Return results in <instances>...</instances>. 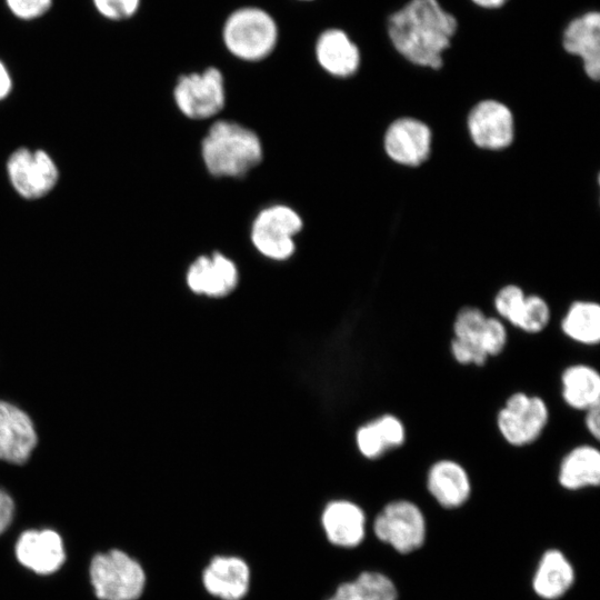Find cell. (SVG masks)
I'll list each match as a JSON object with an SVG mask.
<instances>
[{"label": "cell", "instance_id": "1", "mask_svg": "<svg viewBox=\"0 0 600 600\" xmlns=\"http://www.w3.org/2000/svg\"><path fill=\"white\" fill-rule=\"evenodd\" d=\"M459 29L457 17L439 0H408L387 18L396 51L412 64L439 70Z\"/></svg>", "mask_w": 600, "mask_h": 600}, {"label": "cell", "instance_id": "2", "mask_svg": "<svg viewBox=\"0 0 600 600\" xmlns=\"http://www.w3.org/2000/svg\"><path fill=\"white\" fill-rule=\"evenodd\" d=\"M202 158L216 177H239L262 159V144L250 129L231 121H217L202 141Z\"/></svg>", "mask_w": 600, "mask_h": 600}, {"label": "cell", "instance_id": "3", "mask_svg": "<svg viewBox=\"0 0 600 600\" xmlns=\"http://www.w3.org/2000/svg\"><path fill=\"white\" fill-rule=\"evenodd\" d=\"M226 48L244 61L268 57L278 41V26L270 13L258 7H242L229 14L223 28Z\"/></svg>", "mask_w": 600, "mask_h": 600}, {"label": "cell", "instance_id": "4", "mask_svg": "<svg viewBox=\"0 0 600 600\" xmlns=\"http://www.w3.org/2000/svg\"><path fill=\"white\" fill-rule=\"evenodd\" d=\"M90 580L100 600H137L143 592L146 574L133 558L110 550L93 557Z\"/></svg>", "mask_w": 600, "mask_h": 600}, {"label": "cell", "instance_id": "5", "mask_svg": "<svg viewBox=\"0 0 600 600\" xmlns=\"http://www.w3.org/2000/svg\"><path fill=\"white\" fill-rule=\"evenodd\" d=\"M378 540L400 554L419 550L427 539V520L420 507L407 499L388 502L373 519Z\"/></svg>", "mask_w": 600, "mask_h": 600}, {"label": "cell", "instance_id": "6", "mask_svg": "<svg viewBox=\"0 0 600 600\" xmlns=\"http://www.w3.org/2000/svg\"><path fill=\"white\" fill-rule=\"evenodd\" d=\"M548 421L549 408L546 401L522 391L510 394L497 414L500 434L513 447H526L537 441Z\"/></svg>", "mask_w": 600, "mask_h": 600}, {"label": "cell", "instance_id": "7", "mask_svg": "<svg viewBox=\"0 0 600 600\" xmlns=\"http://www.w3.org/2000/svg\"><path fill=\"white\" fill-rule=\"evenodd\" d=\"M6 169L13 189L29 200L48 194L59 179L54 160L41 149L18 148L9 156Z\"/></svg>", "mask_w": 600, "mask_h": 600}, {"label": "cell", "instance_id": "8", "mask_svg": "<svg viewBox=\"0 0 600 600\" xmlns=\"http://www.w3.org/2000/svg\"><path fill=\"white\" fill-rule=\"evenodd\" d=\"M302 228L300 216L282 204L263 209L256 217L251 240L256 249L273 260L288 259L294 251L293 236Z\"/></svg>", "mask_w": 600, "mask_h": 600}, {"label": "cell", "instance_id": "9", "mask_svg": "<svg viewBox=\"0 0 600 600\" xmlns=\"http://www.w3.org/2000/svg\"><path fill=\"white\" fill-rule=\"evenodd\" d=\"M179 110L190 119H207L224 106L223 77L217 68L181 76L173 91Z\"/></svg>", "mask_w": 600, "mask_h": 600}, {"label": "cell", "instance_id": "10", "mask_svg": "<svg viewBox=\"0 0 600 600\" xmlns=\"http://www.w3.org/2000/svg\"><path fill=\"white\" fill-rule=\"evenodd\" d=\"M468 129L478 147L490 150L503 149L513 140V117L503 103L483 100L471 109Z\"/></svg>", "mask_w": 600, "mask_h": 600}, {"label": "cell", "instance_id": "11", "mask_svg": "<svg viewBox=\"0 0 600 600\" xmlns=\"http://www.w3.org/2000/svg\"><path fill=\"white\" fill-rule=\"evenodd\" d=\"M563 50L580 58L584 73L591 80L600 78V13L589 10L572 18L561 36Z\"/></svg>", "mask_w": 600, "mask_h": 600}, {"label": "cell", "instance_id": "12", "mask_svg": "<svg viewBox=\"0 0 600 600\" xmlns=\"http://www.w3.org/2000/svg\"><path fill=\"white\" fill-rule=\"evenodd\" d=\"M387 154L404 166H419L430 154L431 131L422 121L400 118L393 121L384 136Z\"/></svg>", "mask_w": 600, "mask_h": 600}, {"label": "cell", "instance_id": "13", "mask_svg": "<svg viewBox=\"0 0 600 600\" xmlns=\"http://www.w3.org/2000/svg\"><path fill=\"white\" fill-rule=\"evenodd\" d=\"M37 432L30 417L6 401H0V460L24 463L37 444Z\"/></svg>", "mask_w": 600, "mask_h": 600}, {"label": "cell", "instance_id": "14", "mask_svg": "<svg viewBox=\"0 0 600 600\" xmlns=\"http://www.w3.org/2000/svg\"><path fill=\"white\" fill-rule=\"evenodd\" d=\"M426 486L437 503L448 510L466 504L472 491L468 471L451 459H440L430 466Z\"/></svg>", "mask_w": 600, "mask_h": 600}, {"label": "cell", "instance_id": "15", "mask_svg": "<svg viewBox=\"0 0 600 600\" xmlns=\"http://www.w3.org/2000/svg\"><path fill=\"white\" fill-rule=\"evenodd\" d=\"M16 556L26 568L49 574L57 571L66 559L63 543L53 530H28L16 544Z\"/></svg>", "mask_w": 600, "mask_h": 600}, {"label": "cell", "instance_id": "16", "mask_svg": "<svg viewBox=\"0 0 600 600\" xmlns=\"http://www.w3.org/2000/svg\"><path fill=\"white\" fill-rule=\"evenodd\" d=\"M202 584L216 598L241 600L250 586L249 566L236 556H217L202 571Z\"/></svg>", "mask_w": 600, "mask_h": 600}, {"label": "cell", "instance_id": "17", "mask_svg": "<svg viewBox=\"0 0 600 600\" xmlns=\"http://www.w3.org/2000/svg\"><path fill=\"white\" fill-rule=\"evenodd\" d=\"M321 524L328 541L337 547H358L366 537L364 511L348 500L329 502L322 511Z\"/></svg>", "mask_w": 600, "mask_h": 600}, {"label": "cell", "instance_id": "18", "mask_svg": "<svg viewBox=\"0 0 600 600\" xmlns=\"http://www.w3.org/2000/svg\"><path fill=\"white\" fill-rule=\"evenodd\" d=\"M237 282L236 264L219 252L197 258L187 272V283L198 294L223 297L236 288Z\"/></svg>", "mask_w": 600, "mask_h": 600}, {"label": "cell", "instance_id": "19", "mask_svg": "<svg viewBox=\"0 0 600 600\" xmlns=\"http://www.w3.org/2000/svg\"><path fill=\"white\" fill-rule=\"evenodd\" d=\"M576 571L568 557L557 548L540 557L531 579V588L542 600H559L574 584Z\"/></svg>", "mask_w": 600, "mask_h": 600}, {"label": "cell", "instance_id": "20", "mask_svg": "<svg viewBox=\"0 0 600 600\" xmlns=\"http://www.w3.org/2000/svg\"><path fill=\"white\" fill-rule=\"evenodd\" d=\"M316 57L322 69L340 78L354 74L361 61L358 46L338 28L327 29L318 37Z\"/></svg>", "mask_w": 600, "mask_h": 600}, {"label": "cell", "instance_id": "21", "mask_svg": "<svg viewBox=\"0 0 600 600\" xmlns=\"http://www.w3.org/2000/svg\"><path fill=\"white\" fill-rule=\"evenodd\" d=\"M558 482L568 491L598 487L600 483V451L591 444L572 448L562 458Z\"/></svg>", "mask_w": 600, "mask_h": 600}, {"label": "cell", "instance_id": "22", "mask_svg": "<svg viewBox=\"0 0 600 600\" xmlns=\"http://www.w3.org/2000/svg\"><path fill=\"white\" fill-rule=\"evenodd\" d=\"M406 441V427L394 414L384 413L361 426L356 432L360 453L377 459L387 450L401 447Z\"/></svg>", "mask_w": 600, "mask_h": 600}, {"label": "cell", "instance_id": "23", "mask_svg": "<svg viewBox=\"0 0 600 600\" xmlns=\"http://www.w3.org/2000/svg\"><path fill=\"white\" fill-rule=\"evenodd\" d=\"M561 396L574 410L586 411L600 406V374L589 364L576 363L561 374Z\"/></svg>", "mask_w": 600, "mask_h": 600}, {"label": "cell", "instance_id": "24", "mask_svg": "<svg viewBox=\"0 0 600 600\" xmlns=\"http://www.w3.org/2000/svg\"><path fill=\"white\" fill-rule=\"evenodd\" d=\"M564 336L574 342L593 346L600 341V306L594 301L572 302L561 319Z\"/></svg>", "mask_w": 600, "mask_h": 600}, {"label": "cell", "instance_id": "25", "mask_svg": "<svg viewBox=\"0 0 600 600\" xmlns=\"http://www.w3.org/2000/svg\"><path fill=\"white\" fill-rule=\"evenodd\" d=\"M328 600H398V589L387 574L363 571L341 583Z\"/></svg>", "mask_w": 600, "mask_h": 600}, {"label": "cell", "instance_id": "26", "mask_svg": "<svg viewBox=\"0 0 600 600\" xmlns=\"http://www.w3.org/2000/svg\"><path fill=\"white\" fill-rule=\"evenodd\" d=\"M551 319L550 307L538 294L526 297L524 306L516 328L527 333H539L544 330Z\"/></svg>", "mask_w": 600, "mask_h": 600}, {"label": "cell", "instance_id": "27", "mask_svg": "<svg viewBox=\"0 0 600 600\" xmlns=\"http://www.w3.org/2000/svg\"><path fill=\"white\" fill-rule=\"evenodd\" d=\"M486 318L487 316L478 307H462L452 323L453 338L474 342L481 347L479 337Z\"/></svg>", "mask_w": 600, "mask_h": 600}, {"label": "cell", "instance_id": "28", "mask_svg": "<svg viewBox=\"0 0 600 600\" xmlns=\"http://www.w3.org/2000/svg\"><path fill=\"white\" fill-rule=\"evenodd\" d=\"M526 297L523 290L516 284L502 287L493 300L499 319H503L516 327L522 312Z\"/></svg>", "mask_w": 600, "mask_h": 600}, {"label": "cell", "instance_id": "29", "mask_svg": "<svg viewBox=\"0 0 600 600\" xmlns=\"http://www.w3.org/2000/svg\"><path fill=\"white\" fill-rule=\"evenodd\" d=\"M479 342L489 358L502 353L508 342V331L501 319L487 316Z\"/></svg>", "mask_w": 600, "mask_h": 600}, {"label": "cell", "instance_id": "30", "mask_svg": "<svg viewBox=\"0 0 600 600\" xmlns=\"http://www.w3.org/2000/svg\"><path fill=\"white\" fill-rule=\"evenodd\" d=\"M450 351L453 359L462 366H483L489 357L483 349L474 342L452 338Z\"/></svg>", "mask_w": 600, "mask_h": 600}, {"label": "cell", "instance_id": "31", "mask_svg": "<svg viewBox=\"0 0 600 600\" xmlns=\"http://www.w3.org/2000/svg\"><path fill=\"white\" fill-rule=\"evenodd\" d=\"M98 11L113 20L131 17L138 10L140 0H93Z\"/></svg>", "mask_w": 600, "mask_h": 600}, {"label": "cell", "instance_id": "32", "mask_svg": "<svg viewBox=\"0 0 600 600\" xmlns=\"http://www.w3.org/2000/svg\"><path fill=\"white\" fill-rule=\"evenodd\" d=\"M10 10L21 19H33L43 14L51 0H7Z\"/></svg>", "mask_w": 600, "mask_h": 600}, {"label": "cell", "instance_id": "33", "mask_svg": "<svg viewBox=\"0 0 600 600\" xmlns=\"http://www.w3.org/2000/svg\"><path fill=\"white\" fill-rule=\"evenodd\" d=\"M14 504L11 497L0 489V533L11 523Z\"/></svg>", "mask_w": 600, "mask_h": 600}, {"label": "cell", "instance_id": "34", "mask_svg": "<svg viewBox=\"0 0 600 600\" xmlns=\"http://www.w3.org/2000/svg\"><path fill=\"white\" fill-rule=\"evenodd\" d=\"M584 424L589 433L596 439L600 438V406L586 410Z\"/></svg>", "mask_w": 600, "mask_h": 600}, {"label": "cell", "instance_id": "35", "mask_svg": "<svg viewBox=\"0 0 600 600\" xmlns=\"http://www.w3.org/2000/svg\"><path fill=\"white\" fill-rule=\"evenodd\" d=\"M12 89V80L6 66L0 61V101L8 97Z\"/></svg>", "mask_w": 600, "mask_h": 600}, {"label": "cell", "instance_id": "36", "mask_svg": "<svg viewBox=\"0 0 600 600\" xmlns=\"http://www.w3.org/2000/svg\"><path fill=\"white\" fill-rule=\"evenodd\" d=\"M476 7L483 10H498L504 7L510 0H470Z\"/></svg>", "mask_w": 600, "mask_h": 600}, {"label": "cell", "instance_id": "37", "mask_svg": "<svg viewBox=\"0 0 600 600\" xmlns=\"http://www.w3.org/2000/svg\"><path fill=\"white\" fill-rule=\"evenodd\" d=\"M303 1H310V0H303Z\"/></svg>", "mask_w": 600, "mask_h": 600}]
</instances>
